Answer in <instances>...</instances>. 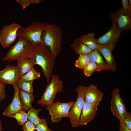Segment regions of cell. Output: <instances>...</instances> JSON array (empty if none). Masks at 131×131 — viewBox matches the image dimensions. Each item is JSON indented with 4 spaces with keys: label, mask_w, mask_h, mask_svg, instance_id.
Here are the masks:
<instances>
[{
    "label": "cell",
    "mask_w": 131,
    "mask_h": 131,
    "mask_svg": "<svg viewBox=\"0 0 131 131\" xmlns=\"http://www.w3.org/2000/svg\"><path fill=\"white\" fill-rule=\"evenodd\" d=\"M104 93L97 86L90 84L86 87L85 92V101L87 103L98 107L103 98Z\"/></svg>",
    "instance_id": "cell-12"
},
{
    "label": "cell",
    "mask_w": 131,
    "mask_h": 131,
    "mask_svg": "<svg viewBox=\"0 0 131 131\" xmlns=\"http://www.w3.org/2000/svg\"><path fill=\"white\" fill-rule=\"evenodd\" d=\"M98 110V107L87 103L85 100L80 116L79 126L86 125L92 121L96 116Z\"/></svg>",
    "instance_id": "cell-16"
},
{
    "label": "cell",
    "mask_w": 131,
    "mask_h": 131,
    "mask_svg": "<svg viewBox=\"0 0 131 131\" xmlns=\"http://www.w3.org/2000/svg\"><path fill=\"white\" fill-rule=\"evenodd\" d=\"M43 0H16V2L22 6L23 9L31 4H38L43 1Z\"/></svg>",
    "instance_id": "cell-28"
},
{
    "label": "cell",
    "mask_w": 131,
    "mask_h": 131,
    "mask_svg": "<svg viewBox=\"0 0 131 131\" xmlns=\"http://www.w3.org/2000/svg\"><path fill=\"white\" fill-rule=\"evenodd\" d=\"M86 87L83 85H80L76 90L77 94V98L70 108L69 117L73 127L79 126L80 116L85 100L84 95Z\"/></svg>",
    "instance_id": "cell-6"
},
{
    "label": "cell",
    "mask_w": 131,
    "mask_h": 131,
    "mask_svg": "<svg viewBox=\"0 0 131 131\" xmlns=\"http://www.w3.org/2000/svg\"><path fill=\"white\" fill-rule=\"evenodd\" d=\"M9 117L16 119L20 126H23L28 119L27 113L23 109L19 112L10 115Z\"/></svg>",
    "instance_id": "cell-25"
},
{
    "label": "cell",
    "mask_w": 131,
    "mask_h": 131,
    "mask_svg": "<svg viewBox=\"0 0 131 131\" xmlns=\"http://www.w3.org/2000/svg\"><path fill=\"white\" fill-rule=\"evenodd\" d=\"M122 9L131 16V0H122Z\"/></svg>",
    "instance_id": "cell-30"
},
{
    "label": "cell",
    "mask_w": 131,
    "mask_h": 131,
    "mask_svg": "<svg viewBox=\"0 0 131 131\" xmlns=\"http://www.w3.org/2000/svg\"><path fill=\"white\" fill-rule=\"evenodd\" d=\"M36 129L38 131H49L48 124L45 120L41 118L40 121L36 125Z\"/></svg>",
    "instance_id": "cell-29"
},
{
    "label": "cell",
    "mask_w": 131,
    "mask_h": 131,
    "mask_svg": "<svg viewBox=\"0 0 131 131\" xmlns=\"http://www.w3.org/2000/svg\"><path fill=\"white\" fill-rule=\"evenodd\" d=\"M83 73L87 77H89L94 72H98V68L95 63L90 62L83 69Z\"/></svg>",
    "instance_id": "cell-27"
},
{
    "label": "cell",
    "mask_w": 131,
    "mask_h": 131,
    "mask_svg": "<svg viewBox=\"0 0 131 131\" xmlns=\"http://www.w3.org/2000/svg\"><path fill=\"white\" fill-rule=\"evenodd\" d=\"M49 131H52L51 130H50Z\"/></svg>",
    "instance_id": "cell-36"
},
{
    "label": "cell",
    "mask_w": 131,
    "mask_h": 131,
    "mask_svg": "<svg viewBox=\"0 0 131 131\" xmlns=\"http://www.w3.org/2000/svg\"><path fill=\"white\" fill-rule=\"evenodd\" d=\"M22 26L19 24L13 23L5 25L0 31V43L4 48L12 45L17 38V32Z\"/></svg>",
    "instance_id": "cell-8"
},
{
    "label": "cell",
    "mask_w": 131,
    "mask_h": 131,
    "mask_svg": "<svg viewBox=\"0 0 131 131\" xmlns=\"http://www.w3.org/2000/svg\"><path fill=\"white\" fill-rule=\"evenodd\" d=\"M51 77L50 82L47 86L41 98L37 102L43 107L52 103L56 94L62 92L64 87L63 82L58 74H53Z\"/></svg>",
    "instance_id": "cell-5"
},
{
    "label": "cell",
    "mask_w": 131,
    "mask_h": 131,
    "mask_svg": "<svg viewBox=\"0 0 131 131\" xmlns=\"http://www.w3.org/2000/svg\"><path fill=\"white\" fill-rule=\"evenodd\" d=\"M119 90L115 89L111 94L110 107L113 115L119 120L123 121L127 111L123 100L119 93Z\"/></svg>",
    "instance_id": "cell-10"
},
{
    "label": "cell",
    "mask_w": 131,
    "mask_h": 131,
    "mask_svg": "<svg viewBox=\"0 0 131 131\" xmlns=\"http://www.w3.org/2000/svg\"><path fill=\"white\" fill-rule=\"evenodd\" d=\"M19 78L18 71L16 66L8 65L0 71V82L5 85H13Z\"/></svg>",
    "instance_id": "cell-11"
},
{
    "label": "cell",
    "mask_w": 131,
    "mask_h": 131,
    "mask_svg": "<svg viewBox=\"0 0 131 131\" xmlns=\"http://www.w3.org/2000/svg\"><path fill=\"white\" fill-rule=\"evenodd\" d=\"M32 57L35 65H38L41 67L44 75L49 84L50 78L53 75L56 57L53 56L49 48L42 43L37 44Z\"/></svg>",
    "instance_id": "cell-1"
},
{
    "label": "cell",
    "mask_w": 131,
    "mask_h": 131,
    "mask_svg": "<svg viewBox=\"0 0 131 131\" xmlns=\"http://www.w3.org/2000/svg\"><path fill=\"white\" fill-rule=\"evenodd\" d=\"M89 56L90 61L94 62L97 64L98 72L101 70L110 71L100 53L97 49L92 51Z\"/></svg>",
    "instance_id": "cell-18"
},
{
    "label": "cell",
    "mask_w": 131,
    "mask_h": 131,
    "mask_svg": "<svg viewBox=\"0 0 131 131\" xmlns=\"http://www.w3.org/2000/svg\"><path fill=\"white\" fill-rule=\"evenodd\" d=\"M74 102L62 103L57 101L47 106L46 109L49 111L52 123H57L61 121L63 118L69 117L70 108Z\"/></svg>",
    "instance_id": "cell-7"
},
{
    "label": "cell",
    "mask_w": 131,
    "mask_h": 131,
    "mask_svg": "<svg viewBox=\"0 0 131 131\" xmlns=\"http://www.w3.org/2000/svg\"><path fill=\"white\" fill-rule=\"evenodd\" d=\"M120 121V128L119 131H131L124 123L122 121Z\"/></svg>",
    "instance_id": "cell-34"
},
{
    "label": "cell",
    "mask_w": 131,
    "mask_h": 131,
    "mask_svg": "<svg viewBox=\"0 0 131 131\" xmlns=\"http://www.w3.org/2000/svg\"><path fill=\"white\" fill-rule=\"evenodd\" d=\"M42 109V108L36 109L32 107L28 111V119L33 123L35 126L40 120L41 118L39 117L38 115Z\"/></svg>",
    "instance_id": "cell-23"
},
{
    "label": "cell",
    "mask_w": 131,
    "mask_h": 131,
    "mask_svg": "<svg viewBox=\"0 0 131 131\" xmlns=\"http://www.w3.org/2000/svg\"><path fill=\"white\" fill-rule=\"evenodd\" d=\"M17 61L16 66L18 71L20 78L25 74L35 65L32 56L30 58L22 59Z\"/></svg>",
    "instance_id": "cell-17"
},
{
    "label": "cell",
    "mask_w": 131,
    "mask_h": 131,
    "mask_svg": "<svg viewBox=\"0 0 131 131\" xmlns=\"http://www.w3.org/2000/svg\"><path fill=\"white\" fill-rule=\"evenodd\" d=\"M112 24L119 31L131 30V20L129 14L121 8L111 15Z\"/></svg>",
    "instance_id": "cell-9"
},
{
    "label": "cell",
    "mask_w": 131,
    "mask_h": 131,
    "mask_svg": "<svg viewBox=\"0 0 131 131\" xmlns=\"http://www.w3.org/2000/svg\"><path fill=\"white\" fill-rule=\"evenodd\" d=\"M71 46L76 53L79 55L81 54L89 55L93 51L81 41L78 37L73 40Z\"/></svg>",
    "instance_id": "cell-20"
},
{
    "label": "cell",
    "mask_w": 131,
    "mask_h": 131,
    "mask_svg": "<svg viewBox=\"0 0 131 131\" xmlns=\"http://www.w3.org/2000/svg\"><path fill=\"white\" fill-rule=\"evenodd\" d=\"M23 126L24 131H34L36 129L35 125L30 121H27Z\"/></svg>",
    "instance_id": "cell-31"
},
{
    "label": "cell",
    "mask_w": 131,
    "mask_h": 131,
    "mask_svg": "<svg viewBox=\"0 0 131 131\" xmlns=\"http://www.w3.org/2000/svg\"><path fill=\"white\" fill-rule=\"evenodd\" d=\"M19 95L22 109L28 111L32 107V104L35 98L34 94L20 89Z\"/></svg>",
    "instance_id": "cell-19"
},
{
    "label": "cell",
    "mask_w": 131,
    "mask_h": 131,
    "mask_svg": "<svg viewBox=\"0 0 131 131\" xmlns=\"http://www.w3.org/2000/svg\"><path fill=\"white\" fill-rule=\"evenodd\" d=\"M95 35L93 33H90L81 36L79 38V39L91 49L95 50L97 49V47L98 44Z\"/></svg>",
    "instance_id": "cell-21"
},
{
    "label": "cell",
    "mask_w": 131,
    "mask_h": 131,
    "mask_svg": "<svg viewBox=\"0 0 131 131\" xmlns=\"http://www.w3.org/2000/svg\"><path fill=\"white\" fill-rule=\"evenodd\" d=\"M123 121L127 127L131 130V113L126 111L125 117Z\"/></svg>",
    "instance_id": "cell-32"
},
{
    "label": "cell",
    "mask_w": 131,
    "mask_h": 131,
    "mask_svg": "<svg viewBox=\"0 0 131 131\" xmlns=\"http://www.w3.org/2000/svg\"><path fill=\"white\" fill-rule=\"evenodd\" d=\"M2 123L0 119V131H2Z\"/></svg>",
    "instance_id": "cell-35"
},
{
    "label": "cell",
    "mask_w": 131,
    "mask_h": 131,
    "mask_svg": "<svg viewBox=\"0 0 131 131\" xmlns=\"http://www.w3.org/2000/svg\"><path fill=\"white\" fill-rule=\"evenodd\" d=\"M13 85L14 90L13 98L11 102L2 113L3 115L8 117L19 112L23 109L19 97L20 89L18 86L17 81Z\"/></svg>",
    "instance_id": "cell-13"
},
{
    "label": "cell",
    "mask_w": 131,
    "mask_h": 131,
    "mask_svg": "<svg viewBox=\"0 0 131 131\" xmlns=\"http://www.w3.org/2000/svg\"><path fill=\"white\" fill-rule=\"evenodd\" d=\"M16 43L8 51L3 60L12 62L30 58L33 55L37 44L21 37H17Z\"/></svg>",
    "instance_id": "cell-2"
},
{
    "label": "cell",
    "mask_w": 131,
    "mask_h": 131,
    "mask_svg": "<svg viewBox=\"0 0 131 131\" xmlns=\"http://www.w3.org/2000/svg\"><path fill=\"white\" fill-rule=\"evenodd\" d=\"M41 76V73L36 71L33 67L20 78L25 81H34L40 78Z\"/></svg>",
    "instance_id": "cell-26"
},
{
    "label": "cell",
    "mask_w": 131,
    "mask_h": 131,
    "mask_svg": "<svg viewBox=\"0 0 131 131\" xmlns=\"http://www.w3.org/2000/svg\"><path fill=\"white\" fill-rule=\"evenodd\" d=\"M121 32L112 25L106 33L98 39H96L97 42L98 44L103 45L110 44L116 45Z\"/></svg>",
    "instance_id": "cell-15"
},
{
    "label": "cell",
    "mask_w": 131,
    "mask_h": 131,
    "mask_svg": "<svg viewBox=\"0 0 131 131\" xmlns=\"http://www.w3.org/2000/svg\"><path fill=\"white\" fill-rule=\"evenodd\" d=\"M33 81H25L20 78L17 81L18 86L20 89L24 91L31 93H33Z\"/></svg>",
    "instance_id": "cell-22"
},
{
    "label": "cell",
    "mask_w": 131,
    "mask_h": 131,
    "mask_svg": "<svg viewBox=\"0 0 131 131\" xmlns=\"http://www.w3.org/2000/svg\"><path fill=\"white\" fill-rule=\"evenodd\" d=\"M76 60L75 64V66L78 68L83 69L90 62L89 55L81 54Z\"/></svg>",
    "instance_id": "cell-24"
},
{
    "label": "cell",
    "mask_w": 131,
    "mask_h": 131,
    "mask_svg": "<svg viewBox=\"0 0 131 131\" xmlns=\"http://www.w3.org/2000/svg\"><path fill=\"white\" fill-rule=\"evenodd\" d=\"M41 40L42 43L49 48L53 56L56 57L62 49L63 32L60 27L56 24H49L43 33Z\"/></svg>",
    "instance_id": "cell-3"
},
{
    "label": "cell",
    "mask_w": 131,
    "mask_h": 131,
    "mask_svg": "<svg viewBox=\"0 0 131 131\" xmlns=\"http://www.w3.org/2000/svg\"><path fill=\"white\" fill-rule=\"evenodd\" d=\"M48 23L34 22L26 28L22 26L17 32V37L26 39L34 44L42 43V34L48 28Z\"/></svg>",
    "instance_id": "cell-4"
},
{
    "label": "cell",
    "mask_w": 131,
    "mask_h": 131,
    "mask_svg": "<svg viewBox=\"0 0 131 131\" xmlns=\"http://www.w3.org/2000/svg\"><path fill=\"white\" fill-rule=\"evenodd\" d=\"M6 93L5 85L0 82V102L4 99L6 97Z\"/></svg>",
    "instance_id": "cell-33"
},
{
    "label": "cell",
    "mask_w": 131,
    "mask_h": 131,
    "mask_svg": "<svg viewBox=\"0 0 131 131\" xmlns=\"http://www.w3.org/2000/svg\"><path fill=\"white\" fill-rule=\"evenodd\" d=\"M116 45L110 44L105 45L98 44L97 49L103 55L107 66L110 71H115L116 69V65L112 53V51Z\"/></svg>",
    "instance_id": "cell-14"
}]
</instances>
